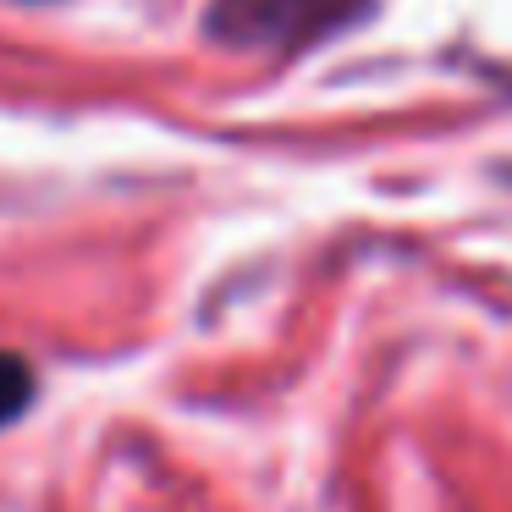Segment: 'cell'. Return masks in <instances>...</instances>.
I'll list each match as a JSON object with an SVG mask.
<instances>
[{
    "instance_id": "1",
    "label": "cell",
    "mask_w": 512,
    "mask_h": 512,
    "mask_svg": "<svg viewBox=\"0 0 512 512\" xmlns=\"http://www.w3.org/2000/svg\"><path fill=\"white\" fill-rule=\"evenodd\" d=\"M364 6L369 0H215L210 34L237 50H303L358 23Z\"/></svg>"
},
{
    "instance_id": "2",
    "label": "cell",
    "mask_w": 512,
    "mask_h": 512,
    "mask_svg": "<svg viewBox=\"0 0 512 512\" xmlns=\"http://www.w3.org/2000/svg\"><path fill=\"white\" fill-rule=\"evenodd\" d=\"M28 402H34V369L17 353H0V424L23 419Z\"/></svg>"
}]
</instances>
